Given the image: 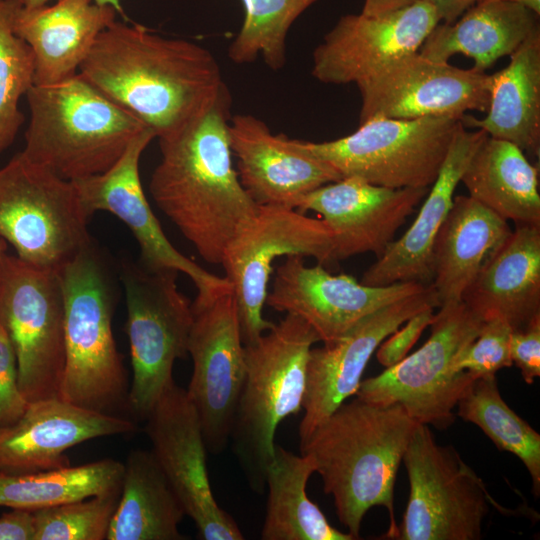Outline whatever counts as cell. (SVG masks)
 <instances>
[{
    "label": "cell",
    "instance_id": "obj_1",
    "mask_svg": "<svg viewBox=\"0 0 540 540\" xmlns=\"http://www.w3.org/2000/svg\"><path fill=\"white\" fill-rule=\"evenodd\" d=\"M78 73L158 139L181 129L228 90L205 47L117 20L98 35Z\"/></svg>",
    "mask_w": 540,
    "mask_h": 540
},
{
    "label": "cell",
    "instance_id": "obj_2",
    "mask_svg": "<svg viewBox=\"0 0 540 540\" xmlns=\"http://www.w3.org/2000/svg\"><path fill=\"white\" fill-rule=\"evenodd\" d=\"M230 105L227 90L181 129L159 138L161 160L149 184L158 208L214 265L221 264L228 243L259 209L233 166Z\"/></svg>",
    "mask_w": 540,
    "mask_h": 540
},
{
    "label": "cell",
    "instance_id": "obj_3",
    "mask_svg": "<svg viewBox=\"0 0 540 540\" xmlns=\"http://www.w3.org/2000/svg\"><path fill=\"white\" fill-rule=\"evenodd\" d=\"M418 423L399 404L378 405L356 397L342 403L311 435L300 452L315 462L323 490L333 498L339 522L360 538L369 509H387V538L395 539L394 485Z\"/></svg>",
    "mask_w": 540,
    "mask_h": 540
},
{
    "label": "cell",
    "instance_id": "obj_4",
    "mask_svg": "<svg viewBox=\"0 0 540 540\" xmlns=\"http://www.w3.org/2000/svg\"><path fill=\"white\" fill-rule=\"evenodd\" d=\"M58 272L65 346L58 397L106 414L127 410L128 375L112 331L116 287L109 261L92 242Z\"/></svg>",
    "mask_w": 540,
    "mask_h": 540
},
{
    "label": "cell",
    "instance_id": "obj_5",
    "mask_svg": "<svg viewBox=\"0 0 540 540\" xmlns=\"http://www.w3.org/2000/svg\"><path fill=\"white\" fill-rule=\"evenodd\" d=\"M25 96L30 122L21 153L69 181L106 171L149 128L79 73L33 85Z\"/></svg>",
    "mask_w": 540,
    "mask_h": 540
},
{
    "label": "cell",
    "instance_id": "obj_6",
    "mask_svg": "<svg viewBox=\"0 0 540 540\" xmlns=\"http://www.w3.org/2000/svg\"><path fill=\"white\" fill-rule=\"evenodd\" d=\"M320 339L301 318L286 316L244 345L246 373L230 435L232 451L250 488L265 492L279 424L302 409L306 367Z\"/></svg>",
    "mask_w": 540,
    "mask_h": 540
},
{
    "label": "cell",
    "instance_id": "obj_7",
    "mask_svg": "<svg viewBox=\"0 0 540 540\" xmlns=\"http://www.w3.org/2000/svg\"><path fill=\"white\" fill-rule=\"evenodd\" d=\"M88 219L72 181L21 152L0 168V237L21 260L59 270L93 242Z\"/></svg>",
    "mask_w": 540,
    "mask_h": 540
},
{
    "label": "cell",
    "instance_id": "obj_8",
    "mask_svg": "<svg viewBox=\"0 0 540 540\" xmlns=\"http://www.w3.org/2000/svg\"><path fill=\"white\" fill-rule=\"evenodd\" d=\"M120 279L124 286L132 381L127 410L144 420L175 381L177 359L187 355L193 323L192 303L178 289V271L149 270L140 263L123 261Z\"/></svg>",
    "mask_w": 540,
    "mask_h": 540
},
{
    "label": "cell",
    "instance_id": "obj_9",
    "mask_svg": "<svg viewBox=\"0 0 540 540\" xmlns=\"http://www.w3.org/2000/svg\"><path fill=\"white\" fill-rule=\"evenodd\" d=\"M483 320L462 301L439 307L427 341L397 364L361 381L356 397L378 405H401L418 424L447 429L454 409L475 380L458 372V353L478 335Z\"/></svg>",
    "mask_w": 540,
    "mask_h": 540
},
{
    "label": "cell",
    "instance_id": "obj_10",
    "mask_svg": "<svg viewBox=\"0 0 540 540\" xmlns=\"http://www.w3.org/2000/svg\"><path fill=\"white\" fill-rule=\"evenodd\" d=\"M402 462L409 498L398 540H479L489 505L481 478L451 446L439 445L430 427L417 424Z\"/></svg>",
    "mask_w": 540,
    "mask_h": 540
},
{
    "label": "cell",
    "instance_id": "obj_11",
    "mask_svg": "<svg viewBox=\"0 0 540 540\" xmlns=\"http://www.w3.org/2000/svg\"><path fill=\"white\" fill-rule=\"evenodd\" d=\"M460 119L372 118L331 141H304L314 156L341 176L389 188H429L449 150Z\"/></svg>",
    "mask_w": 540,
    "mask_h": 540
},
{
    "label": "cell",
    "instance_id": "obj_12",
    "mask_svg": "<svg viewBox=\"0 0 540 540\" xmlns=\"http://www.w3.org/2000/svg\"><path fill=\"white\" fill-rule=\"evenodd\" d=\"M0 324L15 351L28 402L58 397L65 364L64 298L58 270L0 256Z\"/></svg>",
    "mask_w": 540,
    "mask_h": 540
},
{
    "label": "cell",
    "instance_id": "obj_13",
    "mask_svg": "<svg viewBox=\"0 0 540 540\" xmlns=\"http://www.w3.org/2000/svg\"><path fill=\"white\" fill-rule=\"evenodd\" d=\"M312 257L322 265L333 261V234L322 219L285 206H259L225 248L221 265L237 305L244 345L255 342L275 323L263 308L273 263L282 256Z\"/></svg>",
    "mask_w": 540,
    "mask_h": 540
},
{
    "label": "cell",
    "instance_id": "obj_14",
    "mask_svg": "<svg viewBox=\"0 0 540 540\" xmlns=\"http://www.w3.org/2000/svg\"><path fill=\"white\" fill-rule=\"evenodd\" d=\"M187 352L193 361L186 389L202 427L207 451L218 455L230 442L246 364L232 288L203 303H192Z\"/></svg>",
    "mask_w": 540,
    "mask_h": 540
},
{
    "label": "cell",
    "instance_id": "obj_15",
    "mask_svg": "<svg viewBox=\"0 0 540 540\" xmlns=\"http://www.w3.org/2000/svg\"><path fill=\"white\" fill-rule=\"evenodd\" d=\"M490 75L407 54L356 84L361 96L359 124L372 118H461L486 112Z\"/></svg>",
    "mask_w": 540,
    "mask_h": 540
},
{
    "label": "cell",
    "instance_id": "obj_16",
    "mask_svg": "<svg viewBox=\"0 0 540 540\" xmlns=\"http://www.w3.org/2000/svg\"><path fill=\"white\" fill-rule=\"evenodd\" d=\"M156 137L150 128L138 133L121 157L106 171L73 180L82 206L90 217L107 211L120 219L135 237L139 263L149 270L173 269L186 274L197 288L195 302H205L231 287L179 252L168 240L144 193L139 162Z\"/></svg>",
    "mask_w": 540,
    "mask_h": 540
},
{
    "label": "cell",
    "instance_id": "obj_17",
    "mask_svg": "<svg viewBox=\"0 0 540 540\" xmlns=\"http://www.w3.org/2000/svg\"><path fill=\"white\" fill-rule=\"evenodd\" d=\"M145 431L151 452L204 540H242L238 524L214 498L198 414L175 382L158 399Z\"/></svg>",
    "mask_w": 540,
    "mask_h": 540
},
{
    "label": "cell",
    "instance_id": "obj_18",
    "mask_svg": "<svg viewBox=\"0 0 540 540\" xmlns=\"http://www.w3.org/2000/svg\"><path fill=\"white\" fill-rule=\"evenodd\" d=\"M274 270L266 304L304 320L323 343L339 338L366 316L427 286L412 281L364 285L347 274L332 275L320 263L308 267L299 255L286 256Z\"/></svg>",
    "mask_w": 540,
    "mask_h": 540
},
{
    "label": "cell",
    "instance_id": "obj_19",
    "mask_svg": "<svg viewBox=\"0 0 540 540\" xmlns=\"http://www.w3.org/2000/svg\"><path fill=\"white\" fill-rule=\"evenodd\" d=\"M437 308L430 285L366 316L339 338L311 348L306 367L300 443L342 403L356 395L363 372L379 345L414 314Z\"/></svg>",
    "mask_w": 540,
    "mask_h": 540
},
{
    "label": "cell",
    "instance_id": "obj_20",
    "mask_svg": "<svg viewBox=\"0 0 540 540\" xmlns=\"http://www.w3.org/2000/svg\"><path fill=\"white\" fill-rule=\"evenodd\" d=\"M440 22L426 0L380 16H342L313 51L312 76L325 84H357L419 51Z\"/></svg>",
    "mask_w": 540,
    "mask_h": 540
},
{
    "label": "cell",
    "instance_id": "obj_21",
    "mask_svg": "<svg viewBox=\"0 0 540 540\" xmlns=\"http://www.w3.org/2000/svg\"><path fill=\"white\" fill-rule=\"evenodd\" d=\"M429 188H389L350 176L305 195L296 210L318 213L333 234V261L380 257Z\"/></svg>",
    "mask_w": 540,
    "mask_h": 540
},
{
    "label": "cell",
    "instance_id": "obj_22",
    "mask_svg": "<svg viewBox=\"0 0 540 540\" xmlns=\"http://www.w3.org/2000/svg\"><path fill=\"white\" fill-rule=\"evenodd\" d=\"M228 136L232 155L238 160L239 180L258 206L296 209L305 195L342 178L308 151L302 140L274 135L253 115L230 117Z\"/></svg>",
    "mask_w": 540,
    "mask_h": 540
},
{
    "label": "cell",
    "instance_id": "obj_23",
    "mask_svg": "<svg viewBox=\"0 0 540 540\" xmlns=\"http://www.w3.org/2000/svg\"><path fill=\"white\" fill-rule=\"evenodd\" d=\"M128 418L52 397L29 402L13 424L0 428V471L29 473L70 465L65 452L98 437L134 432Z\"/></svg>",
    "mask_w": 540,
    "mask_h": 540
},
{
    "label": "cell",
    "instance_id": "obj_24",
    "mask_svg": "<svg viewBox=\"0 0 540 540\" xmlns=\"http://www.w3.org/2000/svg\"><path fill=\"white\" fill-rule=\"evenodd\" d=\"M487 136L481 129L468 131L460 122L416 219L364 272L360 280L362 284L386 286L409 281L426 285L431 283L436 236L452 207L456 187L468 162Z\"/></svg>",
    "mask_w": 540,
    "mask_h": 540
},
{
    "label": "cell",
    "instance_id": "obj_25",
    "mask_svg": "<svg viewBox=\"0 0 540 540\" xmlns=\"http://www.w3.org/2000/svg\"><path fill=\"white\" fill-rule=\"evenodd\" d=\"M118 12L93 0H56L21 7L14 30L34 56V85L55 84L76 75L98 35Z\"/></svg>",
    "mask_w": 540,
    "mask_h": 540
},
{
    "label": "cell",
    "instance_id": "obj_26",
    "mask_svg": "<svg viewBox=\"0 0 540 540\" xmlns=\"http://www.w3.org/2000/svg\"><path fill=\"white\" fill-rule=\"evenodd\" d=\"M461 301L481 320L499 317L513 330L540 316V226L516 224Z\"/></svg>",
    "mask_w": 540,
    "mask_h": 540
},
{
    "label": "cell",
    "instance_id": "obj_27",
    "mask_svg": "<svg viewBox=\"0 0 540 540\" xmlns=\"http://www.w3.org/2000/svg\"><path fill=\"white\" fill-rule=\"evenodd\" d=\"M511 232L508 221L469 195L454 196L433 247L430 286L437 308L461 301L486 261Z\"/></svg>",
    "mask_w": 540,
    "mask_h": 540
},
{
    "label": "cell",
    "instance_id": "obj_28",
    "mask_svg": "<svg viewBox=\"0 0 540 540\" xmlns=\"http://www.w3.org/2000/svg\"><path fill=\"white\" fill-rule=\"evenodd\" d=\"M538 17L515 3L481 0L454 22H439L418 52L443 62L457 54L465 55L473 59V69L486 72L527 39L539 25Z\"/></svg>",
    "mask_w": 540,
    "mask_h": 540
},
{
    "label": "cell",
    "instance_id": "obj_29",
    "mask_svg": "<svg viewBox=\"0 0 540 540\" xmlns=\"http://www.w3.org/2000/svg\"><path fill=\"white\" fill-rule=\"evenodd\" d=\"M506 67L490 75L487 115H463L465 127L506 140L523 152L540 153V27L509 56Z\"/></svg>",
    "mask_w": 540,
    "mask_h": 540
},
{
    "label": "cell",
    "instance_id": "obj_30",
    "mask_svg": "<svg viewBox=\"0 0 540 540\" xmlns=\"http://www.w3.org/2000/svg\"><path fill=\"white\" fill-rule=\"evenodd\" d=\"M460 182L470 197L506 221L540 226L539 167L514 143L487 136Z\"/></svg>",
    "mask_w": 540,
    "mask_h": 540
},
{
    "label": "cell",
    "instance_id": "obj_31",
    "mask_svg": "<svg viewBox=\"0 0 540 540\" xmlns=\"http://www.w3.org/2000/svg\"><path fill=\"white\" fill-rule=\"evenodd\" d=\"M184 507L151 451L132 450L107 540H184Z\"/></svg>",
    "mask_w": 540,
    "mask_h": 540
},
{
    "label": "cell",
    "instance_id": "obj_32",
    "mask_svg": "<svg viewBox=\"0 0 540 540\" xmlns=\"http://www.w3.org/2000/svg\"><path fill=\"white\" fill-rule=\"evenodd\" d=\"M310 455H296L275 444L266 473L268 490L262 540H354L348 532L333 527L306 491L315 473Z\"/></svg>",
    "mask_w": 540,
    "mask_h": 540
},
{
    "label": "cell",
    "instance_id": "obj_33",
    "mask_svg": "<svg viewBox=\"0 0 540 540\" xmlns=\"http://www.w3.org/2000/svg\"><path fill=\"white\" fill-rule=\"evenodd\" d=\"M123 473L124 464L108 458L29 473L0 471V507L35 511L113 492Z\"/></svg>",
    "mask_w": 540,
    "mask_h": 540
},
{
    "label": "cell",
    "instance_id": "obj_34",
    "mask_svg": "<svg viewBox=\"0 0 540 540\" xmlns=\"http://www.w3.org/2000/svg\"><path fill=\"white\" fill-rule=\"evenodd\" d=\"M457 416L478 426L501 451L526 467L535 497L540 495V435L502 398L496 376L475 379L457 404Z\"/></svg>",
    "mask_w": 540,
    "mask_h": 540
},
{
    "label": "cell",
    "instance_id": "obj_35",
    "mask_svg": "<svg viewBox=\"0 0 540 540\" xmlns=\"http://www.w3.org/2000/svg\"><path fill=\"white\" fill-rule=\"evenodd\" d=\"M319 0H241L244 20L228 48V57L246 64L261 56L272 70L286 63L288 32L309 7Z\"/></svg>",
    "mask_w": 540,
    "mask_h": 540
},
{
    "label": "cell",
    "instance_id": "obj_36",
    "mask_svg": "<svg viewBox=\"0 0 540 540\" xmlns=\"http://www.w3.org/2000/svg\"><path fill=\"white\" fill-rule=\"evenodd\" d=\"M21 0H0V153L24 122L19 100L34 85V56L14 24Z\"/></svg>",
    "mask_w": 540,
    "mask_h": 540
},
{
    "label": "cell",
    "instance_id": "obj_37",
    "mask_svg": "<svg viewBox=\"0 0 540 540\" xmlns=\"http://www.w3.org/2000/svg\"><path fill=\"white\" fill-rule=\"evenodd\" d=\"M121 488L34 511V540H104Z\"/></svg>",
    "mask_w": 540,
    "mask_h": 540
},
{
    "label": "cell",
    "instance_id": "obj_38",
    "mask_svg": "<svg viewBox=\"0 0 540 540\" xmlns=\"http://www.w3.org/2000/svg\"><path fill=\"white\" fill-rule=\"evenodd\" d=\"M512 331L511 326L499 317L484 320L477 337L456 356L455 370L466 371L474 379H478L496 376L502 368L512 366Z\"/></svg>",
    "mask_w": 540,
    "mask_h": 540
},
{
    "label": "cell",
    "instance_id": "obj_39",
    "mask_svg": "<svg viewBox=\"0 0 540 540\" xmlns=\"http://www.w3.org/2000/svg\"><path fill=\"white\" fill-rule=\"evenodd\" d=\"M28 404L18 385L14 348L0 324V428L16 422Z\"/></svg>",
    "mask_w": 540,
    "mask_h": 540
},
{
    "label": "cell",
    "instance_id": "obj_40",
    "mask_svg": "<svg viewBox=\"0 0 540 540\" xmlns=\"http://www.w3.org/2000/svg\"><path fill=\"white\" fill-rule=\"evenodd\" d=\"M435 307H427L410 317L403 327L390 334L377 348V360L389 368L404 359L422 332L434 319Z\"/></svg>",
    "mask_w": 540,
    "mask_h": 540
},
{
    "label": "cell",
    "instance_id": "obj_41",
    "mask_svg": "<svg viewBox=\"0 0 540 540\" xmlns=\"http://www.w3.org/2000/svg\"><path fill=\"white\" fill-rule=\"evenodd\" d=\"M510 357L527 384L540 376V316L523 329L512 331Z\"/></svg>",
    "mask_w": 540,
    "mask_h": 540
},
{
    "label": "cell",
    "instance_id": "obj_42",
    "mask_svg": "<svg viewBox=\"0 0 540 540\" xmlns=\"http://www.w3.org/2000/svg\"><path fill=\"white\" fill-rule=\"evenodd\" d=\"M34 511L13 509L0 517V540H34Z\"/></svg>",
    "mask_w": 540,
    "mask_h": 540
},
{
    "label": "cell",
    "instance_id": "obj_43",
    "mask_svg": "<svg viewBox=\"0 0 540 540\" xmlns=\"http://www.w3.org/2000/svg\"><path fill=\"white\" fill-rule=\"evenodd\" d=\"M432 4L440 18V22L452 23L469 7L481 0H426Z\"/></svg>",
    "mask_w": 540,
    "mask_h": 540
},
{
    "label": "cell",
    "instance_id": "obj_44",
    "mask_svg": "<svg viewBox=\"0 0 540 540\" xmlns=\"http://www.w3.org/2000/svg\"><path fill=\"white\" fill-rule=\"evenodd\" d=\"M420 0H364L361 13L366 16H380L410 6Z\"/></svg>",
    "mask_w": 540,
    "mask_h": 540
},
{
    "label": "cell",
    "instance_id": "obj_45",
    "mask_svg": "<svg viewBox=\"0 0 540 540\" xmlns=\"http://www.w3.org/2000/svg\"><path fill=\"white\" fill-rule=\"evenodd\" d=\"M504 1L518 4L530 10L537 16L540 15V0H504Z\"/></svg>",
    "mask_w": 540,
    "mask_h": 540
},
{
    "label": "cell",
    "instance_id": "obj_46",
    "mask_svg": "<svg viewBox=\"0 0 540 540\" xmlns=\"http://www.w3.org/2000/svg\"><path fill=\"white\" fill-rule=\"evenodd\" d=\"M93 1L100 5L112 6L119 14L124 16L123 9L120 5V0H93Z\"/></svg>",
    "mask_w": 540,
    "mask_h": 540
},
{
    "label": "cell",
    "instance_id": "obj_47",
    "mask_svg": "<svg viewBox=\"0 0 540 540\" xmlns=\"http://www.w3.org/2000/svg\"><path fill=\"white\" fill-rule=\"evenodd\" d=\"M51 1L56 0H21L23 7L25 8H35L48 4Z\"/></svg>",
    "mask_w": 540,
    "mask_h": 540
},
{
    "label": "cell",
    "instance_id": "obj_48",
    "mask_svg": "<svg viewBox=\"0 0 540 540\" xmlns=\"http://www.w3.org/2000/svg\"><path fill=\"white\" fill-rule=\"evenodd\" d=\"M6 250H7V242L0 237V256L6 253Z\"/></svg>",
    "mask_w": 540,
    "mask_h": 540
}]
</instances>
